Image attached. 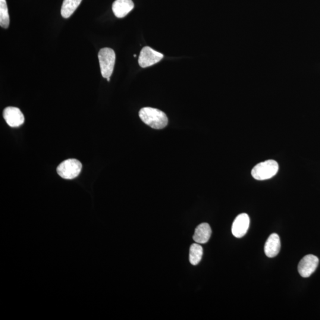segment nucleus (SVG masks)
I'll list each match as a JSON object with an SVG mask.
<instances>
[{
  "mask_svg": "<svg viewBox=\"0 0 320 320\" xmlns=\"http://www.w3.org/2000/svg\"><path fill=\"white\" fill-rule=\"evenodd\" d=\"M3 117L11 127H18L23 125L24 117L20 110L15 107H7L3 111Z\"/></svg>",
  "mask_w": 320,
  "mask_h": 320,
  "instance_id": "0eeeda50",
  "label": "nucleus"
},
{
  "mask_svg": "<svg viewBox=\"0 0 320 320\" xmlns=\"http://www.w3.org/2000/svg\"><path fill=\"white\" fill-rule=\"evenodd\" d=\"M107 80H108V81H110V78H107Z\"/></svg>",
  "mask_w": 320,
  "mask_h": 320,
  "instance_id": "2eb2a0df",
  "label": "nucleus"
},
{
  "mask_svg": "<svg viewBox=\"0 0 320 320\" xmlns=\"http://www.w3.org/2000/svg\"><path fill=\"white\" fill-rule=\"evenodd\" d=\"M164 57L162 53L157 52L149 46L144 47L141 50L139 59L140 67L147 68L158 63Z\"/></svg>",
  "mask_w": 320,
  "mask_h": 320,
  "instance_id": "39448f33",
  "label": "nucleus"
},
{
  "mask_svg": "<svg viewBox=\"0 0 320 320\" xmlns=\"http://www.w3.org/2000/svg\"><path fill=\"white\" fill-rule=\"evenodd\" d=\"M81 1L82 0H64L61 10L62 16L65 18L71 17L77 10Z\"/></svg>",
  "mask_w": 320,
  "mask_h": 320,
  "instance_id": "f8f14e48",
  "label": "nucleus"
},
{
  "mask_svg": "<svg viewBox=\"0 0 320 320\" xmlns=\"http://www.w3.org/2000/svg\"><path fill=\"white\" fill-rule=\"evenodd\" d=\"M82 164L76 159H68L61 163L57 167L59 175L65 179H73L80 174Z\"/></svg>",
  "mask_w": 320,
  "mask_h": 320,
  "instance_id": "20e7f679",
  "label": "nucleus"
},
{
  "mask_svg": "<svg viewBox=\"0 0 320 320\" xmlns=\"http://www.w3.org/2000/svg\"><path fill=\"white\" fill-rule=\"evenodd\" d=\"M139 116L144 124L156 130H161L168 124L167 115L158 109L144 108L140 110Z\"/></svg>",
  "mask_w": 320,
  "mask_h": 320,
  "instance_id": "f257e3e1",
  "label": "nucleus"
},
{
  "mask_svg": "<svg viewBox=\"0 0 320 320\" xmlns=\"http://www.w3.org/2000/svg\"><path fill=\"white\" fill-rule=\"evenodd\" d=\"M100 70L103 77H111L116 61L115 52L111 48H105L100 50L98 55Z\"/></svg>",
  "mask_w": 320,
  "mask_h": 320,
  "instance_id": "7ed1b4c3",
  "label": "nucleus"
},
{
  "mask_svg": "<svg viewBox=\"0 0 320 320\" xmlns=\"http://www.w3.org/2000/svg\"><path fill=\"white\" fill-rule=\"evenodd\" d=\"M212 230L208 223H202L196 228L193 235V240L198 244H205L211 236Z\"/></svg>",
  "mask_w": 320,
  "mask_h": 320,
  "instance_id": "9b49d317",
  "label": "nucleus"
},
{
  "mask_svg": "<svg viewBox=\"0 0 320 320\" xmlns=\"http://www.w3.org/2000/svg\"><path fill=\"white\" fill-rule=\"evenodd\" d=\"M203 256L202 247L198 243L193 244L190 248L189 260L191 264L197 265L199 264Z\"/></svg>",
  "mask_w": 320,
  "mask_h": 320,
  "instance_id": "ddd939ff",
  "label": "nucleus"
},
{
  "mask_svg": "<svg viewBox=\"0 0 320 320\" xmlns=\"http://www.w3.org/2000/svg\"><path fill=\"white\" fill-rule=\"evenodd\" d=\"M279 170L278 163L274 160L259 163L254 167L252 175L257 180H265L274 177Z\"/></svg>",
  "mask_w": 320,
  "mask_h": 320,
  "instance_id": "f03ea898",
  "label": "nucleus"
},
{
  "mask_svg": "<svg viewBox=\"0 0 320 320\" xmlns=\"http://www.w3.org/2000/svg\"><path fill=\"white\" fill-rule=\"evenodd\" d=\"M10 24L8 7L6 0H0V26L7 29Z\"/></svg>",
  "mask_w": 320,
  "mask_h": 320,
  "instance_id": "4468645a",
  "label": "nucleus"
},
{
  "mask_svg": "<svg viewBox=\"0 0 320 320\" xmlns=\"http://www.w3.org/2000/svg\"><path fill=\"white\" fill-rule=\"evenodd\" d=\"M134 4L132 0H116L113 3L112 10L116 17L123 18L133 10Z\"/></svg>",
  "mask_w": 320,
  "mask_h": 320,
  "instance_id": "1a4fd4ad",
  "label": "nucleus"
},
{
  "mask_svg": "<svg viewBox=\"0 0 320 320\" xmlns=\"http://www.w3.org/2000/svg\"><path fill=\"white\" fill-rule=\"evenodd\" d=\"M319 263L318 257L315 255H309L304 256L298 266V270L301 277H310L318 268Z\"/></svg>",
  "mask_w": 320,
  "mask_h": 320,
  "instance_id": "423d86ee",
  "label": "nucleus"
},
{
  "mask_svg": "<svg viewBox=\"0 0 320 320\" xmlns=\"http://www.w3.org/2000/svg\"><path fill=\"white\" fill-rule=\"evenodd\" d=\"M134 57H136L137 55L135 54V55H134Z\"/></svg>",
  "mask_w": 320,
  "mask_h": 320,
  "instance_id": "dca6fc26",
  "label": "nucleus"
},
{
  "mask_svg": "<svg viewBox=\"0 0 320 320\" xmlns=\"http://www.w3.org/2000/svg\"><path fill=\"white\" fill-rule=\"evenodd\" d=\"M281 249L280 237L277 234H272L268 238L265 245V253L268 257L277 256Z\"/></svg>",
  "mask_w": 320,
  "mask_h": 320,
  "instance_id": "9d476101",
  "label": "nucleus"
},
{
  "mask_svg": "<svg viewBox=\"0 0 320 320\" xmlns=\"http://www.w3.org/2000/svg\"><path fill=\"white\" fill-rule=\"evenodd\" d=\"M250 225V218L247 213H243L238 215L232 225V233L237 238L244 236L249 230Z\"/></svg>",
  "mask_w": 320,
  "mask_h": 320,
  "instance_id": "6e6552de",
  "label": "nucleus"
}]
</instances>
